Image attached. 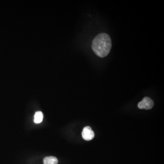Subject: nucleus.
Wrapping results in <instances>:
<instances>
[{
  "label": "nucleus",
  "mask_w": 164,
  "mask_h": 164,
  "mask_svg": "<svg viewBox=\"0 0 164 164\" xmlns=\"http://www.w3.org/2000/svg\"><path fill=\"white\" fill-rule=\"evenodd\" d=\"M43 118V114L41 111H37L34 115V122L36 124L42 122Z\"/></svg>",
  "instance_id": "39448f33"
},
{
  "label": "nucleus",
  "mask_w": 164,
  "mask_h": 164,
  "mask_svg": "<svg viewBox=\"0 0 164 164\" xmlns=\"http://www.w3.org/2000/svg\"><path fill=\"white\" fill-rule=\"evenodd\" d=\"M44 164H58V160L54 156L46 157L43 160Z\"/></svg>",
  "instance_id": "20e7f679"
},
{
  "label": "nucleus",
  "mask_w": 164,
  "mask_h": 164,
  "mask_svg": "<svg viewBox=\"0 0 164 164\" xmlns=\"http://www.w3.org/2000/svg\"><path fill=\"white\" fill-rule=\"evenodd\" d=\"M112 48L110 36L102 33L95 37L92 42V48L95 54L100 58H105L109 54Z\"/></svg>",
  "instance_id": "f257e3e1"
},
{
  "label": "nucleus",
  "mask_w": 164,
  "mask_h": 164,
  "mask_svg": "<svg viewBox=\"0 0 164 164\" xmlns=\"http://www.w3.org/2000/svg\"><path fill=\"white\" fill-rule=\"evenodd\" d=\"M82 137L84 140L90 141L92 140L94 137V133L90 126L84 127L82 132Z\"/></svg>",
  "instance_id": "7ed1b4c3"
},
{
  "label": "nucleus",
  "mask_w": 164,
  "mask_h": 164,
  "mask_svg": "<svg viewBox=\"0 0 164 164\" xmlns=\"http://www.w3.org/2000/svg\"><path fill=\"white\" fill-rule=\"evenodd\" d=\"M154 103L150 98L145 97L143 98L141 101L139 103L138 107L140 109H145V110H150L153 107Z\"/></svg>",
  "instance_id": "f03ea898"
}]
</instances>
